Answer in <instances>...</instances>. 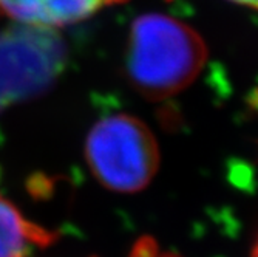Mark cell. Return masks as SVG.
I'll list each match as a JSON object with an SVG mask.
<instances>
[{
  "label": "cell",
  "instance_id": "1",
  "mask_svg": "<svg viewBox=\"0 0 258 257\" xmlns=\"http://www.w3.org/2000/svg\"><path fill=\"white\" fill-rule=\"evenodd\" d=\"M207 59L201 36L166 14H143L130 28L125 67L132 85L150 101L189 87Z\"/></svg>",
  "mask_w": 258,
  "mask_h": 257
},
{
  "label": "cell",
  "instance_id": "2",
  "mask_svg": "<svg viewBox=\"0 0 258 257\" xmlns=\"http://www.w3.org/2000/svg\"><path fill=\"white\" fill-rule=\"evenodd\" d=\"M85 158L95 178L116 192H138L147 188L161 161L152 130L128 113L104 116L91 127Z\"/></svg>",
  "mask_w": 258,
  "mask_h": 257
},
{
  "label": "cell",
  "instance_id": "3",
  "mask_svg": "<svg viewBox=\"0 0 258 257\" xmlns=\"http://www.w3.org/2000/svg\"><path fill=\"white\" fill-rule=\"evenodd\" d=\"M67 45L56 30H0V113L45 95L62 76Z\"/></svg>",
  "mask_w": 258,
  "mask_h": 257
},
{
  "label": "cell",
  "instance_id": "4",
  "mask_svg": "<svg viewBox=\"0 0 258 257\" xmlns=\"http://www.w3.org/2000/svg\"><path fill=\"white\" fill-rule=\"evenodd\" d=\"M124 0H0V17L16 25L56 30Z\"/></svg>",
  "mask_w": 258,
  "mask_h": 257
},
{
  "label": "cell",
  "instance_id": "5",
  "mask_svg": "<svg viewBox=\"0 0 258 257\" xmlns=\"http://www.w3.org/2000/svg\"><path fill=\"white\" fill-rule=\"evenodd\" d=\"M56 236L27 217L0 195V257H27L33 248L48 246Z\"/></svg>",
  "mask_w": 258,
  "mask_h": 257
},
{
  "label": "cell",
  "instance_id": "6",
  "mask_svg": "<svg viewBox=\"0 0 258 257\" xmlns=\"http://www.w3.org/2000/svg\"><path fill=\"white\" fill-rule=\"evenodd\" d=\"M230 2H235V4L246 5V7H250V8L258 10V0H230Z\"/></svg>",
  "mask_w": 258,
  "mask_h": 257
},
{
  "label": "cell",
  "instance_id": "7",
  "mask_svg": "<svg viewBox=\"0 0 258 257\" xmlns=\"http://www.w3.org/2000/svg\"><path fill=\"white\" fill-rule=\"evenodd\" d=\"M250 257H258V240H256V243H255V246H253V249H252Z\"/></svg>",
  "mask_w": 258,
  "mask_h": 257
}]
</instances>
